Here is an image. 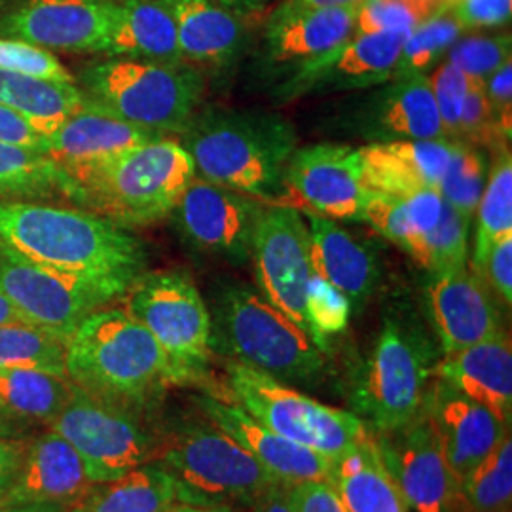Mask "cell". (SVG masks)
<instances>
[{
  "label": "cell",
  "mask_w": 512,
  "mask_h": 512,
  "mask_svg": "<svg viewBox=\"0 0 512 512\" xmlns=\"http://www.w3.org/2000/svg\"><path fill=\"white\" fill-rule=\"evenodd\" d=\"M0 247L40 268L90 283L110 300L147 272V245L88 209L0 200Z\"/></svg>",
  "instance_id": "obj_1"
},
{
  "label": "cell",
  "mask_w": 512,
  "mask_h": 512,
  "mask_svg": "<svg viewBox=\"0 0 512 512\" xmlns=\"http://www.w3.org/2000/svg\"><path fill=\"white\" fill-rule=\"evenodd\" d=\"M179 143L196 177L275 205L285 196V171L298 150L293 126L260 110H198Z\"/></svg>",
  "instance_id": "obj_2"
},
{
  "label": "cell",
  "mask_w": 512,
  "mask_h": 512,
  "mask_svg": "<svg viewBox=\"0 0 512 512\" xmlns=\"http://www.w3.org/2000/svg\"><path fill=\"white\" fill-rule=\"evenodd\" d=\"M65 374L107 403L145 414L179 378L154 336L122 308L88 315L65 344Z\"/></svg>",
  "instance_id": "obj_3"
},
{
  "label": "cell",
  "mask_w": 512,
  "mask_h": 512,
  "mask_svg": "<svg viewBox=\"0 0 512 512\" xmlns=\"http://www.w3.org/2000/svg\"><path fill=\"white\" fill-rule=\"evenodd\" d=\"M80 90L99 109L158 137L181 135L200 110L205 82L188 63L109 57L78 76Z\"/></svg>",
  "instance_id": "obj_4"
},
{
  "label": "cell",
  "mask_w": 512,
  "mask_h": 512,
  "mask_svg": "<svg viewBox=\"0 0 512 512\" xmlns=\"http://www.w3.org/2000/svg\"><path fill=\"white\" fill-rule=\"evenodd\" d=\"M196 167L186 148L158 137L129 148L78 186L74 203L124 228L148 226L167 219Z\"/></svg>",
  "instance_id": "obj_5"
},
{
  "label": "cell",
  "mask_w": 512,
  "mask_h": 512,
  "mask_svg": "<svg viewBox=\"0 0 512 512\" xmlns=\"http://www.w3.org/2000/svg\"><path fill=\"white\" fill-rule=\"evenodd\" d=\"M211 342L234 363L251 366L283 384H308L325 366L323 349L310 334L247 287H228L220 294Z\"/></svg>",
  "instance_id": "obj_6"
},
{
  "label": "cell",
  "mask_w": 512,
  "mask_h": 512,
  "mask_svg": "<svg viewBox=\"0 0 512 512\" xmlns=\"http://www.w3.org/2000/svg\"><path fill=\"white\" fill-rule=\"evenodd\" d=\"M175 480L179 501L192 505H249L281 484L236 440L209 421L162 435L156 456Z\"/></svg>",
  "instance_id": "obj_7"
},
{
  "label": "cell",
  "mask_w": 512,
  "mask_h": 512,
  "mask_svg": "<svg viewBox=\"0 0 512 512\" xmlns=\"http://www.w3.org/2000/svg\"><path fill=\"white\" fill-rule=\"evenodd\" d=\"M228 393L249 416L283 439L336 459L368 437L365 423L346 410L319 403L251 366L230 361Z\"/></svg>",
  "instance_id": "obj_8"
},
{
  "label": "cell",
  "mask_w": 512,
  "mask_h": 512,
  "mask_svg": "<svg viewBox=\"0 0 512 512\" xmlns=\"http://www.w3.org/2000/svg\"><path fill=\"white\" fill-rule=\"evenodd\" d=\"M433 349L420 329L387 317L355 389L357 410L380 433L420 416L433 378Z\"/></svg>",
  "instance_id": "obj_9"
},
{
  "label": "cell",
  "mask_w": 512,
  "mask_h": 512,
  "mask_svg": "<svg viewBox=\"0 0 512 512\" xmlns=\"http://www.w3.org/2000/svg\"><path fill=\"white\" fill-rule=\"evenodd\" d=\"M124 296V310L164 349L179 384L200 382L213 353V321L192 277L145 272Z\"/></svg>",
  "instance_id": "obj_10"
},
{
  "label": "cell",
  "mask_w": 512,
  "mask_h": 512,
  "mask_svg": "<svg viewBox=\"0 0 512 512\" xmlns=\"http://www.w3.org/2000/svg\"><path fill=\"white\" fill-rule=\"evenodd\" d=\"M141 416L74 385L50 429L73 446L99 482H105L156 461L162 435L148 429Z\"/></svg>",
  "instance_id": "obj_11"
},
{
  "label": "cell",
  "mask_w": 512,
  "mask_h": 512,
  "mask_svg": "<svg viewBox=\"0 0 512 512\" xmlns=\"http://www.w3.org/2000/svg\"><path fill=\"white\" fill-rule=\"evenodd\" d=\"M251 258L260 294L311 336L306 289L313 268L304 217L287 205H266L256 224Z\"/></svg>",
  "instance_id": "obj_12"
},
{
  "label": "cell",
  "mask_w": 512,
  "mask_h": 512,
  "mask_svg": "<svg viewBox=\"0 0 512 512\" xmlns=\"http://www.w3.org/2000/svg\"><path fill=\"white\" fill-rule=\"evenodd\" d=\"M0 293L18 310L23 323L48 332L63 344L88 315L112 302L90 283L40 268L2 247Z\"/></svg>",
  "instance_id": "obj_13"
},
{
  "label": "cell",
  "mask_w": 512,
  "mask_h": 512,
  "mask_svg": "<svg viewBox=\"0 0 512 512\" xmlns=\"http://www.w3.org/2000/svg\"><path fill=\"white\" fill-rule=\"evenodd\" d=\"M264 207L255 198L194 177L169 217L194 251L241 264L251 258Z\"/></svg>",
  "instance_id": "obj_14"
},
{
  "label": "cell",
  "mask_w": 512,
  "mask_h": 512,
  "mask_svg": "<svg viewBox=\"0 0 512 512\" xmlns=\"http://www.w3.org/2000/svg\"><path fill=\"white\" fill-rule=\"evenodd\" d=\"M374 440L385 469L397 482L410 511L452 512L456 482L442 454L427 404L410 423L380 433Z\"/></svg>",
  "instance_id": "obj_15"
},
{
  "label": "cell",
  "mask_w": 512,
  "mask_h": 512,
  "mask_svg": "<svg viewBox=\"0 0 512 512\" xmlns=\"http://www.w3.org/2000/svg\"><path fill=\"white\" fill-rule=\"evenodd\" d=\"M285 196L323 219L363 220L368 190L359 148L315 145L296 150L285 171Z\"/></svg>",
  "instance_id": "obj_16"
},
{
  "label": "cell",
  "mask_w": 512,
  "mask_h": 512,
  "mask_svg": "<svg viewBox=\"0 0 512 512\" xmlns=\"http://www.w3.org/2000/svg\"><path fill=\"white\" fill-rule=\"evenodd\" d=\"M97 482L84 458L50 429L29 440L14 484L0 497V509L67 512Z\"/></svg>",
  "instance_id": "obj_17"
},
{
  "label": "cell",
  "mask_w": 512,
  "mask_h": 512,
  "mask_svg": "<svg viewBox=\"0 0 512 512\" xmlns=\"http://www.w3.org/2000/svg\"><path fill=\"white\" fill-rule=\"evenodd\" d=\"M114 0H14L0 14V37L50 52L99 54Z\"/></svg>",
  "instance_id": "obj_18"
},
{
  "label": "cell",
  "mask_w": 512,
  "mask_h": 512,
  "mask_svg": "<svg viewBox=\"0 0 512 512\" xmlns=\"http://www.w3.org/2000/svg\"><path fill=\"white\" fill-rule=\"evenodd\" d=\"M403 33H361L281 82L277 97L294 99L308 93L357 92L391 80L399 61Z\"/></svg>",
  "instance_id": "obj_19"
},
{
  "label": "cell",
  "mask_w": 512,
  "mask_h": 512,
  "mask_svg": "<svg viewBox=\"0 0 512 512\" xmlns=\"http://www.w3.org/2000/svg\"><path fill=\"white\" fill-rule=\"evenodd\" d=\"M427 304L444 355L475 346L503 332L492 289L473 268L431 274Z\"/></svg>",
  "instance_id": "obj_20"
},
{
  "label": "cell",
  "mask_w": 512,
  "mask_h": 512,
  "mask_svg": "<svg viewBox=\"0 0 512 512\" xmlns=\"http://www.w3.org/2000/svg\"><path fill=\"white\" fill-rule=\"evenodd\" d=\"M152 139L158 135L133 128L86 99L59 128L44 135L42 150L71 177L78 192L80 183L97 169Z\"/></svg>",
  "instance_id": "obj_21"
},
{
  "label": "cell",
  "mask_w": 512,
  "mask_h": 512,
  "mask_svg": "<svg viewBox=\"0 0 512 512\" xmlns=\"http://www.w3.org/2000/svg\"><path fill=\"white\" fill-rule=\"evenodd\" d=\"M205 420L226 433L277 478L291 486L306 480H332V459L298 446L249 416L239 404L220 395H203L198 401Z\"/></svg>",
  "instance_id": "obj_22"
},
{
  "label": "cell",
  "mask_w": 512,
  "mask_h": 512,
  "mask_svg": "<svg viewBox=\"0 0 512 512\" xmlns=\"http://www.w3.org/2000/svg\"><path fill=\"white\" fill-rule=\"evenodd\" d=\"M359 6L283 8L277 6L264 35L262 61L268 73H296L355 35Z\"/></svg>",
  "instance_id": "obj_23"
},
{
  "label": "cell",
  "mask_w": 512,
  "mask_h": 512,
  "mask_svg": "<svg viewBox=\"0 0 512 512\" xmlns=\"http://www.w3.org/2000/svg\"><path fill=\"white\" fill-rule=\"evenodd\" d=\"M427 412L456 488L509 435L511 427L490 408L463 397L437 378L429 389Z\"/></svg>",
  "instance_id": "obj_24"
},
{
  "label": "cell",
  "mask_w": 512,
  "mask_h": 512,
  "mask_svg": "<svg viewBox=\"0 0 512 512\" xmlns=\"http://www.w3.org/2000/svg\"><path fill=\"white\" fill-rule=\"evenodd\" d=\"M353 114V131L370 143L446 139L427 74L389 80L365 97Z\"/></svg>",
  "instance_id": "obj_25"
},
{
  "label": "cell",
  "mask_w": 512,
  "mask_h": 512,
  "mask_svg": "<svg viewBox=\"0 0 512 512\" xmlns=\"http://www.w3.org/2000/svg\"><path fill=\"white\" fill-rule=\"evenodd\" d=\"M452 148L450 139H410L359 148L365 188L389 196H406L425 188L439 190Z\"/></svg>",
  "instance_id": "obj_26"
},
{
  "label": "cell",
  "mask_w": 512,
  "mask_h": 512,
  "mask_svg": "<svg viewBox=\"0 0 512 512\" xmlns=\"http://www.w3.org/2000/svg\"><path fill=\"white\" fill-rule=\"evenodd\" d=\"M433 376L463 397L490 408L511 425L512 346L509 332L475 346L448 353L435 365Z\"/></svg>",
  "instance_id": "obj_27"
},
{
  "label": "cell",
  "mask_w": 512,
  "mask_h": 512,
  "mask_svg": "<svg viewBox=\"0 0 512 512\" xmlns=\"http://www.w3.org/2000/svg\"><path fill=\"white\" fill-rule=\"evenodd\" d=\"M99 54L160 63H186L177 23L165 0H114Z\"/></svg>",
  "instance_id": "obj_28"
},
{
  "label": "cell",
  "mask_w": 512,
  "mask_h": 512,
  "mask_svg": "<svg viewBox=\"0 0 512 512\" xmlns=\"http://www.w3.org/2000/svg\"><path fill=\"white\" fill-rule=\"evenodd\" d=\"M308 230L313 274L344 294L351 310H361L378 285L376 256L334 220L308 213Z\"/></svg>",
  "instance_id": "obj_29"
},
{
  "label": "cell",
  "mask_w": 512,
  "mask_h": 512,
  "mask_svg": "<svg viewBox=\"0 0 512 512\" xmlns=\"http://www.w3.org/2000/svg\"><path fill=\"white\" fill-rule=\"evenodd\" d=\"M175 16L179 50L186 63L224 67L241 54L245 16L219 0H165Z\"/></svg>",
  "instance_id": "obj_30"
},
{
  "label": "cell",
  "mask_w": 512,
  "mask_h": 512,
  "mask_svg": "<svg viewBox=\"0 0 512 512\" xmlns=\"http://www.w3.org/2000/svg\"><path fill=\"white\" fill-rule=\"evenodd\" d=\"M330 484L348 512H410L370 435L340 458L332 459Z\"/></svg>",
  "instance_id": "obj_31"
},
{
  "label": "cell",
  "mask_w": 512,
  "mask_h": 512,
  "mask_svg": "<svg viewBox=\"0 0 512 512\" xmlns=\"http://www.w3.org/2000/svg\"><path fill=\"white\" fill-rule=\"evenodd\" d=\"M179 501L177 486L160 463L97 482L67 512H162Z\"/></svg>",
  "instance_id": "obj_32"
},
{
  "label": "cell",
  "mask_w": 512,
  "mask_h": 512,
  "mask_svg": "<svg viewBox=\"0 0 512 512\" xmlns=\"http://www.w3.org/2000/svg\"><path fill=\"white\" fill-rule=\"evenodd\" d=\"M86 103L78 84L0 71V107L48 135Z\"/></svg>",
  "instance_id": "obj_33"
},
{
  "label": "cell",
  "mask_w": 512,
  "mask_h": 512,
  "mask_svg": "<svg viewBox=\"0 0 512 512\" xmlns=\"http://www.w3.org/2000/svg\"><path fill=\"white\" fill-rule=\"evenodd\" d=\"M65 374L38 368H0V412L29 427L50 425L73 393Z\"/></svg>",
  "instance_id": "obj_34"
},
{
  "label": "cell",
  "mask_w": 512,
  "mask_h": 512,
  "mask_svg": "<svg viewBox=\"0 0 512 512\" xmlns=\"http://www.w3.org/2000/svg\"><path fill=\"white\" fill-rule=\"evenodd\" d=\"M76 198V184L40 148L0 139V200Z\"/></svg>",
  "instance_id": "obj_35"
},
{
  "label": "cell",
  "mask_w": 512,
  "mask_h": 512,
  "mask_svg": "<svg viewBox=\"0 0 512 512\" xmlns=\"http://www.w3.org/2000/svg\"><path fill=\"white\" fill-rule=\"evenodd\" d=\"M512 440L507 435L456 488L452 512H511Z\"/></svg>",
  "instance_id": "obj_36"
},
{
  "label": "cell",
  "mask_w": 512,
  "mask_h": 512,
  "mask_svg": "<svg viewBox=\"0 0 512 512\" xmlns=\"http://www.w3.org/2000/svg\"><path fill=\"white\" fill-rule=\"evenodd\" d=\"M473 270H478L499 239L512 236V160L509 148H501L488 171L482 196L476 205Z\"/></svg>",
  "instance_id": "obj_37"
},
{
  "label": "cell",
  "mask_w": 512,
  "mask_h": 512,
  "mask_svg": "<svg viewBox=\"0 0 512 512\" xmlns=\"http://www.w3.org/2000/svg\"><path fill=\"white\" fill-rule=\"evenodd\" d=\"M0 368H38L65 374V344L23 321L0 325Z\"/></svg>",
  "instance_id": "obj_38"
},
{
  "label": "cell",
  "mask_w": 512,
  "mask_h": 512,
  "mask_svg": "<svg viewBox=\"0 0 512 512\" xmlns=\"http://www.w3.org/2000/svg\"><path fill=\"white\" fill-rule=\"evenodd\" d=\"M461 33L463 29L458 19L448 10L421 23L404 40L403 50L393 69L391 80L427 74L429 69L437 65L440 57L452 48V44L459 40Z\"/></svg>",
  "instance_id": "obj_39"
},
{
  "label": "cell",
  "mask_w": 512,
  "mask_h": 512,
  "mask_svg": "<svg viewBox=\"0 0 512 512\" xmlns=\"http://www.w3.org/2000/svg\"><path fill=\"white\" fill-rule=\"evenodd\" d=\"M488 171V160L480 148L454 143L450 162L439 183L442 200L465 217L473 219L488 179Z\"/></svg>",
  "instance_id": "obj_40"
},
{
  "label": "cell",
  "mask_w": 512,
  "mask_h": 512,
  "mask_svg": "<svg viewBox=\"0 0 512 512\" xmlns=\"http://www.w3.org/2000/svg\"><path fill=\"white\" fill-rule=\"evenodd\" d=\"M471 219L456 211L452 205L442 203L439 220L423 239L418 266L431 272H448L467 266Z\"/></svg>",
  "instance_id": "obj_41"
},
{
  "label": "cell",
  "mask_w": 512,
  "mask_h": 512,
  "mask_svg": "<svg viewBox=\"0 0 512 512\" xmlns=\"http://www.w3.org/2000/svg\"><path fill=\"white\" fill-rule=\"evenodd\" d=\"M363 220L372 224L385 239L404 249L416 264L420 262L421 238L414 228L404 196L368 192Z\"/></svg>",
  "instance_id": "obj_42"
},
{
  "label": "cell",
  "mask_w": 512,
  "mask_h": 512,
  "mask_svg": "<svg viewBox=\"0 0 512 512\" xmlns=\"http://www.w3.org/2000/svg\"><path fill=\"white\" fill-rule=\"evenodd\" d=\"M351 311V304L344 294L319 275H311L306 289V317L311 338L319 348L325 351L330 336L348 329Z\"/></svg>",
  "instance_id": "obj_43"
},
{
  "label": "cell",
  "mask_w": 512,
  "mask_h": 512,
  "mask_svg": "<svg viewBox=\"0 0 512 512\" xmlns=\"http://www.w3.org/2000/svg\"><path fill=\"white\" fill-rule=\"evenodd\" d=\"M511 52V35H499L456 40L446 54L450 65H454L469 80L484 84L492 74L511 63Z\"/></svg>",
  "instance_id": "obj_44"
},
{
  "label": "cell",
  "mask_w": 512,
  "mask_h": 512,
  "mask_svg": "<svg viewBox=\"0 0 512 512\" xmlns=\"http://www.w3.org/2000/svg\"><path fill=\"white\" fill-rule=\"evenodd\" d=\"M0 71L76 84L73 74L67 71V67L50 50L16 38L0 37Z\"/></svg>",
  "instance_id": "obj_45"
},
{
  "label": "cell",
  "mask_w": 512,
  "mask_h": 512,
  "mask_svg": "<svg viewBox=\"0 0 512 512\" xmlns=\"http://www.w3.org/2000/svg\"><path fill=\"white\" fill-rule=\"evenodd\" d=\"M454 143H463L471 147L499 145L501 148H507L509 145V141L495 126L492 107L488 103L482 82L469 80V88H467L465 103L459 118L458 135Z\"/></svg>",
  "instance_id": "obj_46"
},
{
  "label": "cell",
  "mask_w": 512,
  "mask_h": 512,
  "mask_svg": "<svg viewBox=\"0 0 512 512\" xmlns=\"http://www.w3.org/2000/svg\"><path fill=\"white\" fill-rule=\"evenodd\" d=\"M427 80L439 110L444 135L446 139L456 141L459 118H461V110H463L465 95L469 88V78L446 61L439 67H435L433 73L427 74Z\"/></svg>",
  "instance_id": "obj_47"
},
{
  "label": "cell",
  "mask_w": 512,
  "mask_h": 512,
  "mask_svg": "<svg viewBox=\"0 0 512 512\" xmlns=\"http://www.w3.org/2000/svg\"><path fill=\"white\" fill-rule=\"evenodd\" d=\"M294 512H348L336 488L325 480H306L285 486Z\"/></svg>",
  "instance_id": "obj_48"
},
{
  "label": "cell",
  "mask_w": 512,
  "mask_h": 512,
  "mask_svg": "<svg viewBox=\"0 0 512 512\" xmlns=\"http://www.w3.org/2000/svg\"><path fill=\"white\" fill-rule=\"evenodd\" d=\"M492 293L511 308L512 304V236L499 239L488 251L480 268L475 270Z\"/></svg>",
  "instance_id": "obj_49"
},
{
  "label": "cell",
  "mask_w": 512,
  "mask_h": 512,
  "mask_svg": "<svg viewBox=\"0 0 512 512\" xmlns=\"http://www.w3.org/2000/svg\"><path fill=\"white\" fill-rule=\"evenodd\" d=\"M448 12L458 19L461 29L497 27L509 23L512 0H454Z\"/></svg>",
  "instance_id": "obj_50"
},
{
  "label": "cell",
  "mask_w": 512,
  "mask_h": 512,
  "mask_svg": "<svg viewBox=\"0 0 512 512\" xmlns=\"http://www.w3.org/2000/svg\"><path fill=\"white\" fill-rule=\"evenodd\" d=\"M488 103L492 107L495 126L509 141L512 129V65L507 63L484 82Z\"/></svg>",
  "instance_id": "obj_51"
},
{
  "label": "cell",
  "mask_w": 512,
  "mask_h": 512,
  "mask_svg": "<svg viewBox=\"0 0 512 512\" xmlns=\"http://www.w3.org/2000/svg\"><path fill=\"white\" fill-rule=\"evenodd\" d=\"M31 437H0V497L14 484Z\"/></svg>",
  "instance_id": "obj_52"
},
{
  "label": "cell",
  "mask_w": 512,
  "mask_h": 512,
  "mask_svg": "<svg viewBox=\"0 0 512 512\" xmlns=\"http://www.w3.org/2000/svg\"><path fill=\"white\" fill-rule=\"evenodd\" d=\"M0 139L42 150L44 135L38 133L37 129L33 128L29 122H25L18 114L0 107Z\"/></svg>",
  "instance_id": "obj_53"
},
{
  "label": "cell",
  "mask_w": 512,
  "mask_h": 512,
  "mask_svg": "<svg viewBox=\"0 0 512 512\" xmlns=\"http://www.w3.org/2000/svg\"><path fill=\"white\" fill-rule=\"evenodd\" d=\"M251 512H294L287 501L285 484H275L251 503Z\"/></svg>",
  "instance_id": "obj_54"
},
{
  "label": "cell",
  "mask_w": 512,
  "mask_h": 512,
  "mask_svg": "<svg viewBox=\"0 0 512 512\" xmlns=\"http://www.w3.org/2000/svg\"><path fill=\"white\" fill-rule=\"evenodd\" d=\"M365 0H283V8H351L361 6Z\"/></svg>",
  "instance_id": "obj_55"
},
{
  "label": "cell",
  "mask_w": 512,
  "mask_h": 512,
  "mask_svg": "<svg viewBox=\"0 0 512 512\" xmlns=\"http://www.w3.org/2000/svg\"><path fill=\"white\" fill-rule=\"evenodd\" d=\"M31 431L33 427L21 421L12 420L0 412V437H31Z\"/></svg>",
  "instance_id": "obj_56"
},
{
  "label": "cell",
  "mask_w": 512,
  "mask_h": 512,
  "mask_svg": "<svg viewBox=\"0 0 512 512\" xmlns=\"http://www.w3.org/2000/svg\"><path fill=\"white\" fill-rule=\"evenodd\" d=\"M162 512H234L230 505H213V507H203V505H192V503H183L175 501L173 505L165 507Z\"/></svg>",
  "instance_id": "obj_57"
},
{
  "label": "cell",
  "mask_w": 512,
  "mask_h": 512,
  "mask_svg": "<svg viewBox=\"0 0 512 512\" xmlns=\"http://www.w3.org/2000/svg\"><path fill=\"white\" fill-rule=\"evenodd\" d=\"M224 6L236 10L241 16L249 14V12H256L262 10L264 6H268L272 0H219Z\"/></svg>",
  "instance_id": "obj_58"
},
{
  "label": "cell",
  "mask_w": 512,
  "mask_h": 512,
  "mask_svg": "<svg viewBox=\"0 0 512 512\" xmlns=\"http://www.w3.org/2000/svg\"><path fill=\"white\" fill-rule=\"evenodd\" d=\"M23 321L19 317L18 310L10 304V300L0 293V325H8V323H19Z\"/></svg>",
  "instance_id": "obj_59"
},
{
  "label": "cell",
  "mask_w": 512,
  "mask_h": 512,
  "mask_svg": "<svg viewBox=\"0 0 512 512\" xmlns=\"http://www.w3.org/2000/svg\"><path fill=\"white\" fill-rule=\"evenodd\" d=\"M0 512H14V511H4V509H0Z\"/></svg>",
  "instance_id": "obj_60"
}]
</instances>
